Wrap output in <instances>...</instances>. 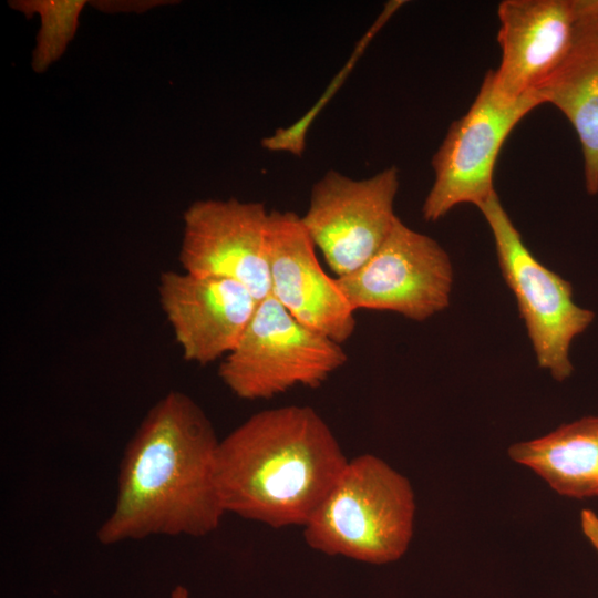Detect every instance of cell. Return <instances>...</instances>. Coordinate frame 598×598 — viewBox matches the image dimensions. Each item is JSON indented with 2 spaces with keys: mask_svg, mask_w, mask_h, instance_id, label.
<instances>
[{
  "mask_svg": "<svg viewBox=\"0 0 598 598\" xmlns=\"http://www.w3.org/2000/svg\"><path fill=\"white\" fill-rule=\"evenodd\" d=\"M219 442L189 395L171 391L162 396L125 447L115 504L97 540L110 546L214 532L225 514L215 480Z\"/></svg>",
  "mask_w": 598,
  "mask_h": 598,
  "instance_id": "1",
  "label": "cell"
},
{
  "mask_svg": "<svg viewBox=\"0 0 598 598\" xmlns=\"http://www.w3.org/2000/svg\"><path fill=\"white\" fill-rule=\"evenodd\" d=\"M347 463L312 408L288 405L251 415L220 440L215 480L225 513L305 526Z\"/></svg>",
  "mask_w": 598,
  "mask_h": 598,
  "instance_id": "2",
  "label": "cell"
},
{
  "mask_svg": "<svg viewBox=\"0 0 598 598\" xmlns=\"http://www.w3.org/2000/svg\"><path fill=\"white\" fill-rule=\"evenodd\" d=\"M415 508L409 480L382 458L364 454L348 461L303 536L310 547L330 556L389 564L408 550Z\"/></svg>",
  "mask_w": 598,
  "mask_h": 598,
  "instance_id": "3",
  "label": "cell"
},
{
  "mask_svg": "<svg viewBox=\"0 0 598 598\" xmlns=\"http://www.w3.org/2000/svg\"><path fill=\"white\" fill-rule=\"evenodd\" d=\"M347 360L340 343L299 322L269 295L218 374L240 399H270L297 385L319 386Z\"/></svg>",
  "mask_w": 598,
  "mask_h": 598,
  "instance_id": "4",
  "label": "cell"
},
{
  "mask_svg": "<svg viewBox=\"0 0 598 598\" xmlns=\"http://www.w3.org/2000/svg\"><path fill=\"white\" fill-rule=\"evenodd\" d=\"M477 208L491 228L503 278L516 298L538 365L555 380H567L574 371L570 346L591 326L595 312L577 305L571 283L536 259L496 193Z\"/></svg>",
  "mask_w": 598,
  "mask_h": 598,
  "instance_id": "5",
  "label": "cell"
},
{
  "mask_svg": "<svg viewBox=\"0 0 598 598\" xmlns=\"http://www.w3.org/2000/svg\"><path fill=\"white\" fill-rule=\"evenodd\" d=\"M544 101L537 92L505 103L492 89L489 72L468 111L454 121L432 158L434 182L423 206L426 221H436L461 204L476 207L496 192L494 169L514 127Z\"/></svg>",
  "mask_w": 598,
  "mask_h": 598,
  "instance_id": "6",
  "label": "cell"
},
{
  "mask_svg": "<svg viewBox=\"0 0 598 598\" xmlns=\"http://www.w3.org/2000/svg\"><path fill=\"white\" fill-rule=\"evenodd\" d=\"M336 280L354 311H392L424 321L448 307L454 272L450 256L435 239L398 217L377 252Z\"/></svg>",
  "mask_w": 598,
  "mask_h": 598,
  "instance_id": "7",
  "label": "cell"
},
{
  "mask_svg": "<svg viewBox=\"0 0 598 598\" xmlns=\"http://www.w3.org/2000/svg\"><path fill=\"white\" fill-rule=\"evenodd\" d=\"M399 169L363 179L337 171L315 183L301 221L336 278L362 267L381 247L398 218Z\"/></svg>",
  "mask_w": 598,
  "mask_h": 598,
  "instance_id": "8",
  "label": "cell"
},
{
  "mask_svg": "<svg viewBox=\"0 0 598 598\" xmlns=\"http://www.w3.org/2000/svg\"><path fill=\"white\" fill-rule=\"evenodd\" d=\"M268 217L260 202H194L183 216V270L235 280L264 300L270 295Z\"/></svg>",
  "mask_w": 598,
  "mask_h": 598,
  "instance_id": "9",
  "label": "cell"
},
{
  "mask_svg": "<svg viewBox=\"0 0 598 598\" xmlns=\"http://www.w3.org/2000/svg\"><path fill=\"white\" fill-rule=\"evenodd\" d=\"M157 289L183 358L202 365L236 348L260 302L235 280L184 270L163 271Z\"/></svg>",
  "mask_w": 598,
  "mask_h": 598,
  "instance_id": "10",
  "label": "cell"
},
{
  "mask_svg": "<svg viewBox=\"0 0 598 598\" xmlns=\"http://www.w3.org/2000/svg\"><path fill=\"white\" fill-rule=\"evenodd\" d=\"M586 0H505L498 4L501 63L492 89L516 103L539 86L566 55Z\"/></svg>",
  "mask_w": 598,
  "mask_h": 598,
  "instance_id": "11",
  "label": "cell"
},
{
  "mask_svg": "<svg viewBox=\"0 0 598 598\" xmlns=\"http://www.w3.org/2000/svg\"><path fill=\"white\" fill-rule=\"evenodd\" d=\"M270 295L299 322L342 344L354 332V310L336 277L320 266L301 216L271 210L267 229Z\"/></svg>",
  "mask_w": 598,
  "mask_h": 598,
  "instance_id": "12",
  "label": "cell"
},
{
  "mask_svg": "<svg viewBox=\"0 0 598 598\" xmlns=\"http://www.w3.org/2000/svg\"><path fill=\"white\" fill-rule=\"evenodd\" d=\"M536 92L573 125L581 145L586 190L598 194V0H586L566 55Z\"/></svg>",
  "mask_w": 598,
  "mask_h": 598,
  "instance_id": "13",
  "label": "cell"
},
{
  "mask_svg": "<svg viewBox=\"0 0 598 598\" xmlns=\"http://www.w3.org/2000/svg\"><path fill=\"white\" fill-rule=\"evenodd\" d=\"M511 460L535 472L561 496H598V415L566 423L544 436L514 443Z\"/></svg>",
  "mask_w": 598,
  "mask_h": 598,
  "instance_id": "14",
  "label": "cell"
},
{
  "mask_svg": "<svg viewBox=\"0 0 598 598\" xmlns=\"http://www.w3.org/2000/svg\"><path fill=\"white\" fill-rule=\"evenodd\" d=\"M10 3L25 17L38 14L41 19L31 66L35 72L42 73L61 58L74 38L85 1L20 0Z\"/></svg>",
  "mask_w": 598,
  "mask_h": 598,
  "instance_id": "15",
  "label": "cell"
},
{
  "mask_svg": "<svg viewBox=\"0 0 598 598\" xmlns=\"http://www.w3.org/2000/svg\"><path fill=\"white\" fill-rule=\"evenodd\" d=\"M580 525L584 535L598 553V515L590 509H582Z\"/></svg>",
  "mask_w": 598,
  "mask_h": 598,
  "instance_id": "16",
  "label": "cell"
},
{
  "mask_svg": "<svg viewBox=\"0 0 598 598\" xmlns=\"http://www.w3.org/2000/svg\"><path fill=\"white\" fill-rule=\"evenodd\" d=\"M169 598H190L188 589L183 585H177L171 591Z\"/></svg>",
  "mask_w": 598,
  "mask_h": 598,
  "instance_id": "17",
  "label": "cell"
}]
</instances>
